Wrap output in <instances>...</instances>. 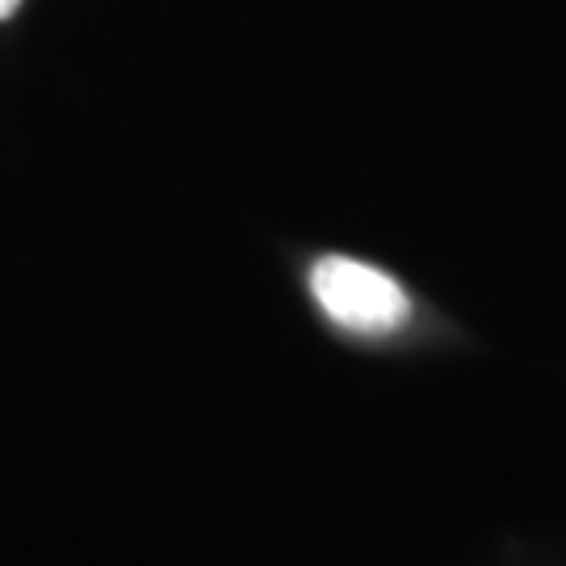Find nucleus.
Segmentation results:
<instances>
[{"label":"nucleus","instance_id":"nucleus-1","mask_svg":"<svg viewBox=\"0 0 566 566\" xmlns=\"http://www.w3.org/2000/svg\"><path fill=\"white\" fill-rule=\"evenodd\" d=\"M311 294L332 324L357 336H386L411 319V298L390 273L353 256H324L311 269Z\"/></svg>","mask_w":566,"mask_h":566},{"label":"nucleus","instance_id":"nucleus-2","mask_svg":"<svg viewBox=\"0 0 566 566\" xmlns=\"http://www.w3.org/2000/svg\"><path fill=\"white\" fill-rule=\"evenodd\" d=\"M13 9H18V0H0V18H9Z\"/></svg>","mask_w":566,"mask_h":566}]
</instances>
